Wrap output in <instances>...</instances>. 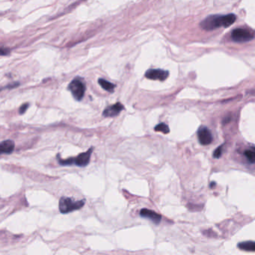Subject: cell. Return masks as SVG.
<instances>
[{
    "label": "cell",
    "instance_id": "1",
    "mask_svg": "<svg viewBox=\"0 0 255 255\" xmlns=\"http://www.w3.org/2000/svg\"><path fill=\"white\" fill-rule=\"evenodd\" d=\"M237 17L233 14L226 15H211L201 22L200 26L203 29L212 31L218 28H227L235 23Z\"/></svg>",
    "mask_w": 255,
    "mask_h": 255
},
{
    "label": "cell",
    "instance_id": "2",
    "mask_svg": "<svg viewBox=\"0 0 255 255\" xmlns=\"http://www.w3.org/2000/svg\"><path fill=\"white\" fill-rule=\"evenodd\" d=\"M94 148L91 147L89 150H88L86 152L80 153L79 156L76 157H71V158L67 159V160H62L59 157L58 155V161L59 162L62 166H71V165H76V166L79 167H85L89 165L91 159V153L93 152Z\"/></svg>",
    "mask_w": 255,
    "mask_h": 255
},
{
    "label": "cell",
    "instance_id": "3",
    "mask_svg": "<svg viewBox=\"0 0 255 255\" xmlns=\"http://www.w3.org/2000/svg\"><path fill=\"white\" fill-rule=\"evenodd\" d=\"M85 200L75 201L68 197H62L59 201V207L61 213L66 214L81 209L85 204Z\"/></svg>",
    "mask_w": 255,
    "mask_h": 255
},
{
    "label": "cell",
    "instance_id": "4",
    "mask_svg": "<svg viewBox=\"0 0 255 255\" xmlns=\"http://www.w3.org/2000/svg\"><path fill=\"white\" fill-rule=\"evenodd\" d=\"M69 91L72 93L73 96L76 100L80 101L83 98L85 92V84L80 78H75L68 85Z\"/></svg>",
    "mask_w": 255,
    "mask_h": 255
},
{
    "label": "cell",
    "instance_id": "5",
    "mask_svg": "<svg viewBox=\"0 0 255 255\" xmlns=\"http://www.w3.org/2000/svg\"><path fill=\"white\" fill-rule=\"evenodd\" d=\"M254 32L248 29L242 28H236L232 32L231 38L237 43H245L254 39Z\"/></svg>",
    "mask_w": 255,
    "mask_h": 255
},
{
    "label": "cell",
    "instance_id": "6",
    "mask_svg": "<svg viewBox=\"0 0 255 255\" xmlns=\"http://www.w3.org/2000/svg\"><path fill=\"white\" fill-rule=\"evenodd\" d=\"M168 76H169V72L162 69H150L145 73V77L152 80L165 81L168 77Z\"/></svg>",
    "mask_w": 255,
    "mask_h": 255
},
{
    "label": "cell",
    "instance_id": "7",
    "mask_svg": "<svg viewBox=\"0 0 255 255\" xmlns=\"http://www.w3.org/2000/svg\"><path fill=\"white\" fill-rule=\"evenodd\" d=\"M197 139L201 145H210L212 141V133L207 126H201L197 130Z\"/></svg>",
    "mask_w": 255,
    "mask_h": 255
},
{
    "label": "cell",
    "instance_id": "8",
    "mask_svg": "<svg viewBox=\"0 0 255 255\" xmlns=\"http://www.w3.org/2000/svg\"><path fill=\"white\" fill-rule=\"evenodd\" d=\"M124 109V106L120 103H116L112 105H109L104 109L103 115L105 118H113L118 116L120 112Z\"/></svg>",
    "mask_w": 255,
    "mask_h": 255
},
{
    "label": "cell",
    "instance_id": "9",
    "mask_svg": "<svg viewBox=\"0 0 255 255\" xmlns=\"http://www.w3.org/2000/svg\"><path fill=\"white\" fill-rule=\"evenodd\" d=\"M140 216L141 217L148 218L149 220L154 222L155 224H159L162 219L161 215L158 214L155 211L148 210V209H142L140 211Z\"/></svg>",
    "mask_w": 255,
    "mask_h": 255
},
{
    "label": "cell",
    "instance_id": "10",
    "mask_svg": "<svg viewBox=\"0 0 255 255\" xmlns=\"http://www.w3.org/2000/svg\"><path fill=\"white\" fill-rule=\"evenodd\" d=\"M14 142L11 140H5L0 143V154H10L14 150Z\"/></svg>",
    "mask_w": 255,
    "mask_h": 255
},
{
    "label": "cell",
    "instance_id": "11",
    "mask_svg": "<svg viewBox=\"0 0 255 255\" xmlns=\"http://www.w3.org/2000/svg\"><path fill=\"white\" fill-rule=\"evenodd\" d=\"M238 248L240 250L245 251V252H254L255 250V243L254 241H245L239 242L238 245Z\"/></svg>",
    "mask_w": 255,
    "mask_h": 255
},
{
    "label": "cell",
    "instance_id": "12",
    "mask_svg": "<svg viewBox=\"0 0 255 255\" xmlns=\"http://www.w3.org/2000/svg\"><path fill=\"white\" fill-rule=\"evenodd\" d=\"M98 82L99 84V85L103 88V89L105 90V91L110 92V93H112L114 91L115 89V85L114 84L112 83V82L107 81V80L103 79H99Z\"/></svg>",
    "mask_w": 255,
    "mask_h": 255
},
{
    "label": "cell",
    "instance_id": "13",
    "mask_svg": "<svg viewBox=\"0 0 255 255\" xmlns=\"http://www.w3.org/2000/svg\"><path fill=\"white\" fill-rule=\"evenodd\" d=\"M154 130L156 132H161V133H163L165 134H168L169 133L170 130L168 126L165 123H160V124H157V125L155 126Z\"/></svg>",
    "mask_w": 255,
    "mask_h": 255
},
{
    "label": "cell",
    "instance_id": "14",
    "mask_svg": "<svg viewBox=\"0 0 255 255\" xmlns=\"http://www.w3.org/2000/svg\"><path fill=\"white\" fill-rule=\"evenodd\" d=\"M245 156L246 157L247 160L248 161L249 163L254 164L255 162V152L254 149L252 150H246L244 152Z\"/></svg>",
    "mask_w": 255,
    "mask_h": 255
},
{
    "label": "cell",
    "instance_id": "15",
    "mask_svg": "<svg viewBox=\"0 0 255 255\" xmlns=\"http://www.w3.org/2000/svg\"><path fill=\"white\" fill-rule=\"evenodd\" d=\"M223 147H224V145H222L221 146L218 147L215 150V151L213 152V154H212V156H213L214 158L219 159L220 157L222 156V153H223Z\"/></svg>",
    "mask_w": 255,
    "mask_h": 255
},
{
    "label": "cell",
    "instance_id": "16",
    "mask_svg": "<svg viewBox=\"0 0 255 255\" xmlns=\"http://www.w3.org/2000/svg\"><path fill=\"white\" fill-rule=\"evenodd\" d=\"M28 107V103H24V104H23L20 106V109H19V113H20V115L24 114V113L26 112V111L27 110Z\"/></svg>",
    "mask_w": 255,
    "mask_h": 255
},
{
    "label": "cell",
    "instance_id": "17",
    "mask_svg": "<svg viewBox=\"0 0 255 255\" xmlns=\"http://www.w3.org/2000/svg\"><path fill=\"white\" fill-rule=\"evenodd\" d=\"M10 53V50L8 48H0V55H7Z\"/></svg>",
    "mask_w": 255,
    "mask_h": 255
}]
</instances>
